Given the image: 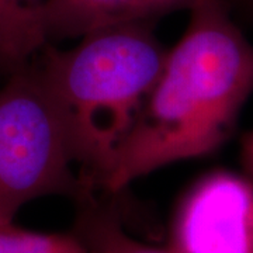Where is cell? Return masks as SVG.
Returning <instances> with one entry per match:
<instances>
[{
  "label": "cell",
  "instance_id": "6da1fadb",
  "mask_svg": "<svg viewBox=\"0 0 253 253\" xmlns=\"http://www.w3.org/2000/svg\"><path fill=\"white\" fill-rule=\"evenodd\" d=\"M100 191L116 196L169 165L215 152L253 94V44L228 0H199Z\"/></svg>",
  "mask_w": 253,
  "mask_h": 253
},
{
  "label": "cell",
  "instance_id": "7a4b0ae2",
  "mask_svg": "<svg viewBox=\"0 0 253 253\" xmlns=\"http://www.w3.org/2000/svg\"><path fill=\"white\" fill-rule=\"evenodd\" d=\"M152 26L100 28L69 49L48 44L37 56L61 113L73 161L93 193L100 191L165 62L168 48Z\"/></svg>",
  "mask_w": 253,
  "mask_h": 253
},
{
  "label": "cell",
  "instance_id": "3957f363",
  "mask_svg": "<svg viewBox=\"0 0 253 253\" xmlns=\"http://www.w3.org/2000/svg\"><path fill=\"white\" fill-rule=\"evenodd\" d=\"M59 109L37 58L0 83V218L14 219L28 203L93 196L75 173Z\"/></svg>",
  "mask_w": 253,
  "mask_h": 253
},
{
  "label": "cell",
  "instance_id": "277c9868",
  "mask_svg": "<svg viewBox=\"0 0 253 253\" xmlns=\"http://www.w3.org/2000/svg\"><path fill=\"white\" fill-rule=\"evenodd\" d=\"M170 253H253V179L215 169L184 191L173 211Z\"/></svg>",
  "mask_w": 253,
  "mask_h": 253
},
{
  "label": "cell",
  "instance_id": "5b68a950",
  "mask_svg": "<svg viewBox=\"0 0 253 253\" xmlns=\"http://www.w3.org/2000/svg\"><path fill=\"white\" fill-rule=\"evenodd\" d=\"M151 0H42L48 41L81 38L100 28L155 23Z\"/></svg>",
  "mask_w": 253,
  "mask_h": 253
},
{
  "label": "cell",
  "instance_id": "8992f818",
  "mask_svg": "<svg viewBox=\"0 0 253 253\" xmlns=\"http://www.w3.org/2000/svg\"><path fill=\"white\" fill-rule=\"evenodd\" d=\"M48 44L42 0H0V79L33 62Z\"/></svg>",
  "mask_w": 253,
  "mask_h": 253
},
{
  "label": "cell",
  "instance_id": "52a82bcc",
  "mask_svg": "<svg viewBox=\"0 0 253 253\" xmlns=\"http://www.w3.org/2000/svg\"><path fill=\"white\" fill-rule=\"evenodd\" d=\"M76 204L79 215L73 229L96 253H170L166 248L146 245L126 234L117 214L107 210L94 196Z\"/></svg>",
  "mask_w": 253,
  "mask_h": 253
},
{
  "label": "cell",
  "instance_id": "ba28073f",
  "mask_svg": "<svg viewBox=\"0 0 253 253\" xmlns=\"http://www.w3.org/2000/svg\"><path fill=\"white\" fill-rule=\"evenodd\" d=\"M0 253H96L84 238L71 232H38L0 218Z\"/></svg>",
  "mask_w": 253,
  "mask_h": 253
},
{
  "label": "cell",
  "instance_id": "9c48e42d",
  "mask_svg": "<svg viewBox=\"0 0 253 253\" xmlns=\"http://www.w3.org/2000/svg\"><path fill=\"white\" fill-rule=\"evenodd\" d=\"M241 161L246 174L253 179V131L245 134L241 144Z\"/></svg>",
  "mask_w": 253,
  "mask_h": 253
},
{
  "label": "cell",
  "instance_id": "30bf717a",
  "mask_svg": "<svg viewBox=\"0 0 253 253\" xmlns=\"http://www.w3.org/2000/svg\"><path fill=\"white\" fill-rule=\"evenodd\" d=\"M231 1H234L239 9H242L246 14L253 17V0H231Z\"/></svg>",
  "mask_w": 253,
  "mask_h": 253
}]
</instances>
